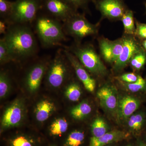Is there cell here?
I'll return each instance as SVG.
<instances>
[{
    "instance_id": "1",
    "label": "cell",
    "mask_w": 146,
    "mask_h": 146,
    "mask_svg": "<svg viewBox=\"0 0 146 146\" xmlns=\"http://www.w3.org/2000/svg\"><path fill=\"white\" fill-rule=\"evenodd\" d=\"M3 38L12 61L25 60L33 56L37 52L36 38L27 24L9 25Z\"/></svg>"
},
{
    "instance_id": "2",
    "label": "cell",
    "mask_w": 146,
    "mask_h": 146,
    "mask_svg": "<svg viewBox=\"0 0 146 146\" xmlns=\"http://www.w3.org/2000/svg\"><path fill=\"white\" fill-rule=\"evenodd\" d=\"M34 21L35 32L44 48L57 46L66 40L60 21L47 14L37 16Z\"/></svg>"
},
{
    "instance_id": "3",
    "label": "cell",
    "mask_w": 146,
    "mask_h": 146,
    "mask_svg": "<svg viewBox=\"0 0 146 146\" xmlns=\"http://www.w3.org/2000/svg\"><path fill=\"white\" fill-rule=\"evenodd\" d=\"M64 48L74 55L84 68L93 74L104 76L107 74L106 67L91 45H80L76 43Z\"/></svg>"
},
{
    "instance_id": "4",
    "label": "cell",
    "mask_w": 146,
    "mask_h": 146,
    "mask_svg": "<svg viewBox=\"0 0 146 146\" xmlns=\"http://www.w3.org/2000/svg\"><path fill=\"white\" fill-rule=\"evenodd\" d=\"M63 26L66 35L73 37L77 44H80L84 37L96 35L98 32V25L91 23L83 14L77 12L64 22Z\"/></svg>"
},
{
    "instance_id": "5",
    "label": "cell",
    "mask_w": 146,
    "mask_h": 146,
    "mask_svg": "<svg viewBox=\"0 0 146 146\" xmlns=\"http://www.w3.org/2000/svg\"><path fill=\"white\" fill-rule=\"evenodd\" d=\"M42 8V0H16L11 15L6 22L9 25L27 24L33 22Z\"/></svg>"
},
{
    "instance_id": "6",
    "label": "cell",
    "mask_w": 146,
    "mask_h": 146,
    "mask_svg": "<svg viewBox=\"0 0 146 146\" xmlns=\"http://www.w3.org/2000/svg\"><path fill=\"white\" fill-rule=\"evenodd\" d=\"M68 61L64 50H58L50 63L47 73V82L50 86L58 88L64 83L68 76Z\"/></svg>"
},
{
    "instance_id": "7",
    "label": "cell",
    "mask_w": 146,
    "mask_h": 146,
    "mask_svg": "<svg viewBox=\"0 0 146 146\" xmlns=\"http://www.w3.org/2000/svg\"><path fill=\"white\" fill-rule=\"evenodd\" d=\"M122 38V51L114 63L113 68L116 71L121 70L126 67L133 56L143 49L141 41L134 35L125 34Z\"/></svg>"
},
{
    "instance_id": "8",
    "label": "cell",
    "mask_w": 146,
    "mask_h": 146,
    "mask_svg": "<svg viewBox=\"0 0 146 146\" xmlns=\"http://www.w3.org/2000/svg\"><path fill=\"white\" fill-rule=\"evenodd\" d=\"M102 18L112 21L121 19L128 9L123 0H92Z\"/></svg>"
},
{
    "instance_id": "9",
    "label": "cell",
    "mask_w": 146,
    "mask_h": 146,
    "mask_svg": "<svg viewBox=\"0 0 146 146\" xmlns=\"http://www.w3.org/2000/svg\"><path fill=\"white\" fill-rule=\"evenodd\" d=\"M42 9L48 15L63 23L77 12L63 0H42Z\"/></svg>"
},
{
    "instance_id": "10",
    "label": "cell",
    "mask_w": 146,
    "mask_h": 146,
    "mask_svg": "<svg viewBox=\"0 0 146 146\" xmlns=\"http://www.w3.org/2000/svg\"><path fill=\"white\" fill-rule=\"evenodd\" d=\"M25 111L22 101L15 100L5 110L1 120V127L7 129L19 125L23 120Z\"/></svg>"
},
{
    "instance_id": "11",
    "label": "cell",
    "mask_w": 146,
    "mask_h": 146,
    "mask_svg": "<svg viewBox=\"0 0 146 146\" xmlns=\"http://www.w3.org/2000/svg\"><path fill=\"white\" fill-rule=\"evenodd\" d=\"M100 50L104 60L111 63H114L122 51V38L111 41L102 37L99 40Z\"/></svg>"
},
{
    "instance_id": "12",
    "label": "cell",
    "mask_w": 146,
    "mask_h": 146,
    "mask_svg": "<svg viewBox=\"0 0 146 146\" xmlns=\"http://www.w3.org/2000/svg\"><path fill=\"white\" fill-rule=\"evenodd\" d=\"M63 50L69 62L75 71L76 74L85 89L89 92H94L96 88V80L89 75L74 55L66 49L64 48Z\"/></svg>"
},
{
    "instance_id": "13",
    "label": "cell",
    "mask_w": 146,
    "mask_h": 146,
    "mask_svg": "<svg viewBox=\"0 0 146 146\" xmlns=\"http://www.w3.org/2000/svg\"><path fill=\"white\" fill-rule=\"evenodd\" d=\"M97 96L101 105L104 109L117 113L118 102L117 92L116 88L110 85H105L98 91Z\"/></svg>"
},
{
    "instance_id": "14",
    "label": "cell",
    "mask_w": 146,
    "mask_h": 146,
    "mask_svg": "<svg viewBox=\"0 0 146 146\" xmlns=\"http://www.w3.org/2000/svg\"><path fill=\"white\" fill-rule=\"evenodd\" d=\"M142 101L138 98L131 96L122 97L118 102L117 113L121 119H126L139 109Z\"/></svg>"
},
{
    "instance_id": "15",
    "label": "cell",
    "mask_w": 146,
    "mask_h": 146,
    "mask_svg": "<svg viewBox=\"0 0 146 146\" xmlns=\"http://www.w3.org/2000/svg\"><path fill=\"white\" fill-rule=\"evenodd\" d=\"M46 68L45 62H41L35 64L29 71L26 78V84L32 93H34L39 89Z\"/></svg>"
},
{
    "instance_id": "16",
    "label": "cell",
    "mask_w": 146,
    "mask_h": 146,
    "mask_svg": "<svg viewBox=\"0 0 146 146\" xmlns=\"http://www.w3.org/2000/svg\"><path fill=\"white\" fill-rule=\"evenodd\" d=\"M55 107L52 102L43 100L36 105L35 109V117L39 122H44L48 119L54 111Z\"/></svg>"
},
{
    "instance_id": "17",
    "label": "cell",
    "mask_w": 146,
    "mask_h": 146,
    "mask_svg": "<svg viewBox=\"0 0 146 146\" xmlns=\"http://www.w3.org/2000/svg\"><path fill=\"white\" fill-rule=\"evenodd\" d=\"M120 131H114L107 132L103 136L96 138L93 137L90 140V146H104L114 141H119L123 136Z\"/></svg>"
},
{
    "instance_id": "18",
    "label": "cell",
    "mask_w": 146,
    "mask_h": 146,
    "mask_svg": "<svg viewBox=\"0 0 146 146\" xmlns=\"http://www.w3.org/2000/svg\"><path fill=\"white\" fill-rule=\"evenodd\" d=\"M128 125L135 131H141L146 125V112L141 111L131 116Z\"/></svg>"
},
{
    "instance_id": "19",
    "label": "cell",
    "mask_w": 146,
    "mask_h": 146,
    "mask_svg": "<svg viewBox=\"0 0 146 146\" xmlns=\"http://www.w3.org/2000/svg\"><path fill=\"white\" fill-rule=\"evenodd\" d=\"M91 111L92 108L89 103L84 101L72 109L71 115L75 119L82 120L88 116Z\"/></svg>"
},
{
    "instance_id": "20",
    "label": "cell",
    "mask_w": 146,
    "mask_h": 146,
    "mask_svg": "<svg viewBox=\"0 0 146 146\" xmlns=\"http://www.w3.org/2000/svg\"><path fill=\"white\" fill-rule=\"evenodd\" d=\"M123 25L125 34L134 35L136 30L135 21L132 11L127 9L121 19Z\"/></svg>"
},
{
    "instance_id": "21",
    "label": "cell",
    "mask_w": 146,
    "mask_h": 146,
    "mask_svg": "<svg viewBox=\"0 0 146 146\" xmlns=\"http://www.w3.org/2000/svg\"><path fill=\"white\" fill-rule=\"evenodd\" d=\"M68 124L64 118H58L55 120L50 127V133L52 136H59L68 130Z\"/></svg>"
},
{
    "instance_id": "22",
    "label": "cell",
    "mask_w": 146,
    "mask_h": 146,
    "mask_svg": "<svg viewBox=\"0 0 146 146\" xmlns=\"http://www.w3.org/2000/svg\"><path fill=\"white\" fill-rule=\"evenodd\" d=\"M108 125L103 119L98 118L94 120L91 125V131L93 136L96 138L103 136L107 132Z\"/></svg>"
},
{
    "instance_id": "23",
    "label": "cell",
    "mask_w": 146,
    "mask_h": 146,
    "mask_svg": "<svg viewBox=\"0 0 146 146\" xmlns=\"http://www.w3.org/2000/svg\"><path fill=\"white\" fill-rule=\"evenodd\" d=\"M129 63L135 71H140L144 68L146 64V52L143 48L133 56Z\"/></svg>"
},
{
    "instance_id": "24",
    "label": "cell",
    "mask_w": 146,
    "mask_h": 146,
    "mask_svg": "<svg viewBox=\"0 0 146 146\" xmlns=\"http://www.w3.org/2000/svg\"><path fill=\"white\" fill-rule=\"evenodd\" d=\"M65 96L72 102H77L81 96V90L78 84L72 82L68 85L65 90Z\"/></svg>"
},
{
    "instance_id": "25",
    "label": "cell",
    "mask_w": 146,
    "mask_h": 146,
    "mask_svg": "<svg viewBox=\"0 0 146 146\" xmlns=\"http://www.w3.org/2000/svg\"><path fill=\"white\" fill-rule=\"evenodd\" d=\"M35 141L33 138L24 135H19L11 139L9 146H35Z\"/></svg>"
},
{
    "instance_id": "26",
    "label": "cell",
    "mask_w": 146,
    "mask_h": 146,
    "mask_svg": "<svg viewBox=\"0 0 146 146\" xmlns=\"http://www.w3.org/2000/svg\"><path fill=\"white\" fill-rule=\"evenodd\" d=\"M84 139L83 132L79 131H74L68 136L65 146H80L83 143Z\"/></svg>"
},
{
    "instance_id": "27",
    "label": "cell",
    "mask_w": 146,
    "mask_h": 146,
    "mask_svg": "<svg viewBox=\"0 0 146 146\" xmlns=\"http://www.w3.org/2000/svg\"><path fill=\"white\" fill-rule=\"evenodd\" d=\"M10 89V80L7 74L1 71L0 74V98L1 99L7 96Z\"/></svg>"
},
{
    "instance_id": "28",
    "label": "cell",
    "mask_w": 146,
    "mask_h": 146,
    "mask_svg": "<svg viewBox=\"0 0 146 146\" xmlns=\"http://www.w3.org/2000/svg\"><path fill=\"white\" fill-rule=\"evenodd\" d=\"M13 2L0 0V16L3 21H7L9 18L13 9Z\"/></svg>"
},
{
    "instance_id": "29",
    "label": "cell",
    "mask_w": 146,
    "mask_h": 146,
    "mask_svg": "<svg viewBox=\"0 0 146 146\" xmlns=\"http://www.w3.org/2000/svg\"><path fill=\"white\" fill-rule=\"evenodd\" d=\"M123 84L128 90L133 93L140 91L146 92V80L143 78L141 76H138V79L135 82L131 83L124 82Z\"/></svg>"
},
{
    "instance_id": "30",
    "label": "cell",
    "mask_w": 146,
    "mask_h": 146,
    "mask_svg": "<svg viewBox=\"0 0 146 146\" xmlns=\"http://www.w3.org/2000/svg\"><path fill=\"white\" fill-rule=\"evenodd\" d=\"M12 61L9 50L4 38L0 39V62L1 64Z\"/></svg>"
},
{
    "instance_id": "31",
    "label": "cell",
    "mask_w": 146,
    "mask_h": 146,
    "mask_svg": "<svg viewBox=\"0 0 146 146\" xmlns=\"http://www.w3.org/2000/svg\"><path fill=\"white\" fill-rule=\"evenodd\" d=\"M135 25L136 30L134 36L141 42L146 39V23H142L136 21Z\"/></svg>"
},
{
    "instance_id": "32",
    "label": "cell",
    "mask_w": 146,
    "mask_h": 146,
    "mask_svg": "<svg viewBox=\"0 0 146 146\" xmlns=\"http://www.w3.org/2000/svg\"><path fill=\"white\" fill-rule=\"evenodd\" d=\"M71 7L77 10L78 8H84L91 0H63Z\"/></svg>"
},
{
    "instance_id": "33",
    "label": "cell",
    "mask_w": 146,
    "mask_h": 146,
    "mask_svg": "<svg viewBox=\"0 0 146 146\" xmlns=\"http://www.w3.org/2000/svg\"><path fill=\"white\" fill-rule=\"evenodd\" d=\"M138 76V75L134 73H126L120 76L119 78L124 83H131L137 81Z\"/></svg>"
},
{
    "instance_id": "34",
    "label": "cell",
    "mask_w": 146,
    "mask_h": 146,
    "mask_svg": "<svg viewBox=\"0 0 146 146\" xmlns=\"http://www.w3.org/2000/svg\"><path fill=\"white\" fill-rule=\"evenodd\" d=\"M6 23L5 21L1 20L0 21V34L4 35L7 31L8 26H7Z\"/></svg>"
},
{
    "instance_id": "35",
    "label": "cell",
    "mask_w": 146,
    "mask_h": 146,
    "mask_svg": "<svg viewBox=\"0 0 146 146\" xmlns=\"http://www.w3.org/2000/svg\"><path fill=\"white\" fill-rule=\"evenodd\" d=\"M141 43L143 48L146 52V39L141 41Z\"/></svg>"
},
{
    "instance_id": "36",
    "label": "cell",
    "mask_w": 146,
    "mask_h": 146,
    "mask_svg": "<svg viewBox=\"0 0 146 146\" xmlns=\"http://www.w3.org/2000/svg\"><path fill=\"white\" fill-rule=\"evenodd\" d=\"M139 146H146V144L144 143H141Z\"/></svg>"
},
{
    "instance_id": "37",
    "label": "cell",
    "mask_w": 146,
    "mask_h": 146,
    "mask_svg": "<svg viewBox=\"0 0 146 146\" xmlns=\"http://www.w3.org/2000/svg\"><path fill=\"white\" fill-rule=\"evenodd\" d=\"M145 8H146V3H145Z\"/></svg>"
},
{
    "instance_id": "38",
    "label": "cell",
    "mask_w": 146,
    "mask_h": 146,
    "mask_svg": "<svg viewBox=\"0 0 146 146\" xmlns=\"http://www.w3.org/2000/svg\"><path fill=\"white\" fill-rule=\"evenodd\" d=\"M127 146H130V145H128Z\"/></svg>"
},
{
    "instance_id": "39",
    "label": "cell",
    "mask_w": 146,
    "mask_h": 146,
    "mask_svg": "<svg viewBox=\"0 0 146 146\" xmlns=\"http://www.w3.org/2000/svg\"></svg>"
},
{
    "instance_id": "40",
    "label": "cell",
    "mask_w": 146,
    "mask_h": 146,
    "mask_svg": "<svg viewBox=\"0 0 146 146\" xmlns=\"http://www.w3.org/2000/svg\"><path fill=\"white\" fill-rule=\"evenodd\" d=\"M145 79L146 80V78H145Z\"/></svg>"
}]
</instances>
